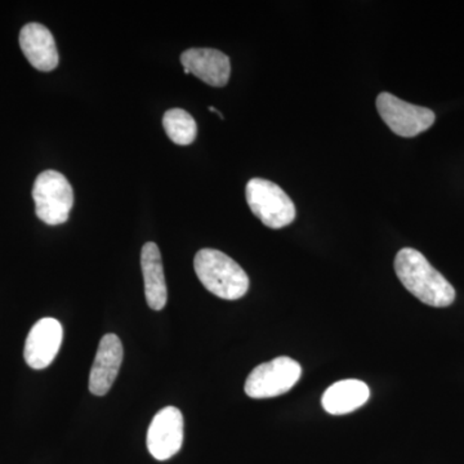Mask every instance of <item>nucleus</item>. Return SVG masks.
<instances>
[{"instance_id": "obj_11", "label": "nucleus", "mask_w": 464, "mask_h": 464, "mask_svg": "<svg viewBox=\"0 0 464 464\" xmlns=\"http://www.w3.org/2000/svg\"><path fill=\"white\" fill-rule=\"evenodd\" d=\"M20 47L33 67L39 72H52L58 65L57 45L50 30L42 24H27L20 33Z\"/></svg>"}, {"instance_id": "obj_1", "label": "nucleus", "mask_w": 464, "mask_h": 464, "mask_svg": "<svg viewBox=\"0 0 464 464\" xmlns=\"http://www.w3.org/2000/svg\"><path fill=\"white\" fill-rule=\"evenodd\" d=\"M395 273L402 285L424 304L448 307L456 301V289L418 250H400Z\"/></svg>"}, {"instance_id": "obj_8", "label": "nucleus", "mask_w": 464, "mask_h": 464, "mask_svg": "<svg viewBox=\"0 0 464 464\" xmlns=\"http://www.w3.org/2000/svg\"><path fill=\"white\" fill-rule=\"evenodd\" d=\"M63 340L61 323L53 317H44L33 326L25 342L26 364L35 371L48 368L53 362Z\"/></svg>"}, {"instance_id": "obj_9", "label": "nucleus", "mask_w": 464, "mask_h": 464, "mask_svg": "<svg viewBox=\"0 0 464 464\" xmlns=\"http://www.w3.org/2000/svg\"><path fill=\"white\" fill-rule=\"evenodd\" d=\"M123 344L116 334L101 338L90 374V391L93 395L105 396L121 371L123 362Z\"/></svg>"}, {"instance_id": "obj_3", "label": "nucleus", "mask_w": 464, "mask_h": 464, "mask_svg": "<svg viewBox=\"0 0 464 464\" xmlns=\"http://www.w3.org/2000/svg\"><path fill=\"white\" fill-rule=\"evenodd\" d=\"M35 213L44 224H65L74 207V191L63 173L44 170L36 177L33 188Z\"/></svg>"}, {"instance_id": "obj_14", "label": "nucleus", "mask_w": 464, "mask_h": 464, "mask_svg": "<svg viewBox=\"0 0 464 464\" xmlns=\"http://www.w3.org/2000/svg\"><path fill=\"white\" fill-rule=\"evenodd\" d=\"M163 127L170 141L176 143V145H191L197 139V121L185 110H168L163 116Z\"/></svg>"}, {"instance_id": "obj_12", "label": "nucleus", "mask_w": 464, "mask_h": 464, "mask_svg": "<svg viewBox=\"0 0 464 464\" xmlns=\"http://www.w3.org/2000/svg\"><path fill=\"white\" fill-rule=\"evenodd\" d=\"M141 268L149 307L154 311L163 310L168 301L166 276H164L160 250L152 241L142 246Z\"/></svg>"}, {"instance_id": "obj_4", "label": "nucleus", "mask_w": 464, "mask_h": 464, "mask_svg": "<svg viewBox=\"0 0 464 464\" xmlns=\"http://www.w3.org/2000/svg\"><path fill=\"white\" fill-rule=\"evenodd\" d=\"M246 203L253 215L267 227H286L297 215L295 203L276 183L264 179H252L246 183Z\"/></svg>"}, {"instance_id": "obj_6", "label": "nucleus", "mask_w": 464, "mask_h": 464, "mask_svg": "<svg viewBox=\"0 0 464 464\" xmlns=\"http://www.w3.org/2000/svg\"><path fill=\"white\" fill-rule=\"evenodd\" d=\"M375 103L382 121L393 133L404 139L426 132L436 121L432 110L405 102L389 92L378 94Z\"/></svg>"}, {"instance_id": "obj_7", "label": "nucleus", "mask_w": 464, "mask_h": 464, "mask_svg": "<svg viewBox=\"0 0 464 464\" xmlns=\"http://www.w3.org/2000/svg\"><path fill=\"white\" fill-rule=\"evenodd\" d=\"M183 415L176 406L160 409L150 423L146 444L157 460H168L181 450Z\"/></svg>"}, {"instance_id": "obj_2", "label": "nucleus", "mask_w": 464, "mask_h": 464, "mask_svg": "<svg viewBox=\"0 0 464 464\" xmlns=\"http://www.w3.org/2000/svg\"><path fill=\"white\" fill-rule=\"evenodd\" d=\"M195 273L204 288L227 301L246 295L249 277L239 264L217 249H200L194 259Z\"/></svg>"}, {"instance_id": "obj_13", "label": "nucleus", "mask_w": 464, "mask_h": 464, "mask_svg": "<svg viewBox=\"0 0 464 464\" xmlns=\"http://www.w3.org/2000/svg\"><path fill=\"white\" fill-rule=\"evenodd\" d=\"M371 396L366 383L357 380L337 382L325 391L323 406L329 414L343 415L355 411L365 404Z\"/></svg>"}, {"instance_id": "obj_10", "label": "nucleus", "mask_w": 464, "mask_h": 464, "mask_svg": "<svg viewBox=\"0 0 464 464\" xmlns=\"http://www.w3.org/2000/svg\"><path fill=\"white\" fill-rule=\"evenodd\" d=\"M186 74H192L212 87L228 83L231 74L230 58L212 48H191L181 54Z\"/></svg>"}, {"instance_id": "obj_5", "label": "nucleus", "mask_w": 464, "mask_h": 464, "mask_svg": "<svg viewBox=\"0 0 464 464\" xmlns=\"http://www.w3.org/2000/svg\"><path fill=\"white\" fill-rule=\"evenodd\" d=\"M302 374L301 365L288 356H280L256 366L246 382V395L252 399H271L292 390Z\"/></svg>"}]
</instances>
